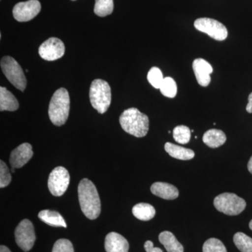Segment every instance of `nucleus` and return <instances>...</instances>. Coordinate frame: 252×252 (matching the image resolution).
<instances>
[{
	"mask_svg": "<svg viewBox=\"0 0 252 252\" xmlns=\"http://www.w3.org/2000/svg\"><path fill=\"white\" fill-rule=\"evenodd\" d=\"M81 210L88 219L96 220L100 215L101 203L95 186L88 179H83L78 187Z\"/></svg>",
	"mask_w": 252,
	"mask_h": 252,
	"instance_id": "f257e3e1",
	"label": "nucleus"
},
{
	"mask_svg": "<svg viewBox=\"0 0 252 252\" xmlns=\"http://www.w3.org/2000/svg\"><path fill=\"white\" fill-rule=\"evenodd\" d=\"M124 131L136 137L147 135L149 128V118L137 108L126 109L119 119Z\"/></svg>",
	"mask_w": 252,
	"mask_h": 252,
	"instance_id": "f03ea898",
	"label": "nucleus"
},
{
	"mask_svg": "<svg viewBox=\"0 0 252 252\" xmlns=\"http://www.w3.org/2000/svg\"><path fill=\"white\" fill-rule=\"evenodd\" d=\"M70 99L69 93L64 88L55 92L50 102L49 115L50 120L57 126L64 125L69 117Z\"/></svg>",
	"mask_w": 252,
	"mask_h": 252,
	"instance_id": "7ed1b4c3",
	"label": "nucleus"
},
{
	"mask_svg": "<svg viewBox=\"0 0 252 252\" xmlns=\"http://www.w3.org/2000/svg\"><path fill=\"white\" fill-rule=\"evenodd\" d=\"M89 97L93 107L99 114L107 112L112 100L111 88L108 83L102 79H94L91 84Z\"/></svg>",
	"mask_w": 252,
	"mask_h": 252,
	"instance_id": "20e7f679",
	"label": "nucleus"
},
{
	"mask_svg": "<svg viewBox=\"0 0 252 252\" xmlns=\"http://www.w3.org/2000/svg\"><path fill=\"white\" fill-rule=\"evenodd\" d=\"M214 205L218 211L230 216H235L245 210L247 204L243 198L236 194L224 193L217 195L214 200Z\"/></svg>",
	"mask_w": 252,
	"mask_h": 252,
	"instance_id": "39448f33",
	"label": "nucleus"
},
{
	"mask_svg": "<svg viewBox=\"0 0 252 252\" xmlns=\"http://www.w3.org/2000/svg\"><path fill=\"white\" fill-rule=\"evenodd\" d=\"M1 68L5 77L11 84L23 92L27 86V80L17 61L11 56H4L1 59Z\"/></svg>",
	"mask_w": 252,
	"mask_h": 252,
	"instance_id": "423d86ee",
	"label": "nucleus"
},
{
	"mask_svg": "<svg viewBox=\"0 0 252 252\" xmlns=\"http://www.w3.org/2000/svg\"><path fill=\"white\" fill-rule=\"evenodd\" d=\"M70 182V176L67 169L59 166L53 170L49 175L48 187L54 196H61L65 193Z\"/></svg>",
	"mask_w": 252,
	"mask_h": 252,
	"instance_id": "0eeeda50",
	"label": "nucleus"
},
{
	"mask_svg": "<svg viewBox=\"0 0 252 252\" xmlns=\"http://www.w3.org/2000/svg\"><path fill=\"white\" fill-rule=\"evenodd\" d=\"M16 242L21 250L28 252L34 246L36 235L34 225L31 220H23L20 222L15 230Z\"/></svg>",
	"mask_w": 252,
	"mask_h": 252,
	"instance_id": "6e6552de",
	"label": "nucleus"
},
{
	"mask_svg": "<svg viewBox=\"0 0 252 252\" xmlns=\"http://www.w3.org/2000/svg\"><path fill=\"white\" fill-rule=\"evenodd\" d=\"M194 26L198 31L206 33L217 41L225 40L228 36V31L224 25L212 18H198L194 22Z\"/></svg>",
	"mask_w": 252,
	"mask_h": 252,
	"instance_id": "1a4fd4ad",
	"label": "nucleus"
},
{
	"mask_svg": "<svg viewBox=\"0 0 252 252\" xmlns=\"http://www.w3.org/2000/svg\"><path fill=\"white\" fill-rule=\"evenodd\" d=\"M41 11V4L38 0H29L15 5L13 15L16 21L27 22L36 17Z\"/></svg>",
	"mask_w": 252,
	"mask_h": 252,
	"instance_id": "9d476101",
	"label": "nucleus"
},
{
	"mask_svg": "<svg viewBox=\"0 0 252 252\" xmlns=\"http://www.w3.org/2000/svg\"><path fill=\"white\" fill-rule=\"evenodd\" d=\"M65 47L62 41L56 37L49 38L39 48L41 59L47 61H54L64 56Z\"/></svg>",
	"mask_w": 252,
	"mask_h": 252,
	"instance_id": "9b49d317",
	"label": "nucleus"
},
{
	"mask_svg": "<svg viewBox=\"0 0 252 252\" xmlns=\"http://www.w3.org/2000/svg\"><path fill=\"white\" fill-rule=\"evenodd\" d=\"M33 156L31 144L23 143L12 151L9 161L13 168H21L32 158Z\"/></svg>",
	"mask_w": 252,
	"mask_h": 252,
	"instance_id": "f8f14e48",
	"label": "nucleus"
},
{
	"mask_svg": "<svg viewBox=\"0 0 252 252\" xmlns=\"http://www.w3.org/2000/svg\"><path fill=\"white\" fill-rule=\"evenodd\" d=\"M194 74L200 86L206 87L211 81L210 74L213 72L211 64L205 60L195 59L193 63Z\"/></svg>",
	"mask_w": 252,
	"mask_h": 252,
	"instance_id": "ddd939ff",
	"label": "nucleus"
},
{
	"mask_svg": "<svg viewBox=\"0 0 252 252\" xmlns=\"http://www.w3.org/2000/svg\"><path fill=\"white\" fill-rule=\"evenodd\" d=\"M104 248L107 252H128V242L124 237L115 232L106 236Z\"/></svg>",
	"mask_w": 252,
	"mask_h": 252,
	"instance_id": "4468645a",
	"label": "nucleus"
},
{
	"mask_svg": "<svg viewBox=\"0 0 252 252\" xmlns=\"http://www.w3.org/2000/svg\"><path fill=\"white\" fill-rule=\"evenodd\" d=\"M154 195L165 200H175L178 198L179 190L175 186L165 182H156L151 187Z\"/></svg>",
	"mask_w": 252,
	"mask_h": 252,
	"instance_id": "2eb2a0df",
	"label": "nucleus"
},
{
	"mask_svg": "<svg viewBox=\"0 0 252 252\" xmlns=\"http://www.w3.org/2000/svg\"><path fill=\"white\" fill-rule=\"evenodd\" d=\"M19 104L14 94L8 91L6 88H0V111L14 112L17 110Z\"/></svg>",
	"mask_w": 252,
	"mask_h": 252,
	"instance_id": "dca6fc26",
	"label": "nucleus"
},
{
	"mask_svg": "<svg viewBox=\"0 0 252 252\" xmlns=\"http://www.w3.org/2000/svg\"><path fill=\"white\" fill-rule=\"evenodd\" d=\"M165 149L170 157L179 160H190L195 157V153L191 149H186L170 142H167L165 144Z\"/></svg>",
	"mask_w": 252,
	"mask_h": 252,
	"instance_id": "f3484780",
	"label": "nucleus"
},
{
	"mask_svg": "<svg viewBox=\"0 0 252 252\" xmlns=\"http://www.w3.org/2000/svg\"><path fill=\"white\" fill-rule=\"evenodd\" d=\"M204 143L211 148H217L223 145L226 141V136L222 130L211 129L204 134Z\"/></svg>",
	"mask_w": 252,
	"mask_h": 252,
	"instance_id": "a211bd4d",
	"label": "nucleus"
},
{
	"mask_svg": "<svg viewBox=\"0 0 252 252\" xmlns=\"http://www.w3.org/2000/svg\"><path fill=\"white\" fill-rule=\"evenodd\" d=\"M159 241L165 247L167 252H184L182 244L177 240L173 233L163 231L159 235Z\"/></svg>",
	"mask_w": 252,
	"mask_h": 252,
	"instance_id": "6ab92c4d",
	"label": "nucleus"
},
{
	"mask_svg": "<svg viewBox=\"0 0 252 252\" xmlns=\"http://www.w3.org/2000/svg\"><path fill=\"white\" fill-rule=\"evenodd\" d=\"M38 217L46 224L54 227L67 228V224L61 214L56 211L45 210L39 212Z\"/></svg>",
	"mask_w": 252,
	"mask_h": 252,
	"instance_id": "aec40b11",
	"label": "nucleus"
},
{
	"mask_svg": "<svg viewBox=\"0 0 252 252\" xmlns=\"http://www.w3.org/2000/svg\"><path fill=\"white\" fill-rule=\"evenodd\" d=\"M132 214L138 220H149L155 217L156 210L150 204L141 203L132 207Z\"/></svg>",
	"mask_w": 252,
	"mask_h": 252,
	"instance_id": "412c9836",
	"label": "nucleus"
},
{
	"mask_svg": "<svg viewBox=\"0 0 252 252\" xmlns=\"http://www.w3.org/2000/svg\"><path fill=\"white\" fill-rule=\"evenodd\" d=\"M235 246L241 252H252V238L245 233L239 232L233 237Z\"/></svg>",
	"mask_w": 252,
	"mask_h": 252,
	"instance_id": "4be33fe9",
	"label": "nucleus"
},
{
	"mask_svg": "<svg viewBox=\"0 0 252 252\" xmlns=\"http://www.w3.org/2000/svg\"><path fill=\"white\" fill-rule=\"evenodd\" d=\"M114 10V1L113 0H95L94 6V12L97 16L105 17L112 14Z\"/></svg>",
	"mask_w": 252,
	"mask_h": 252,
	"instance_id": "5701e85b",
	"label": "nucleus"
},
{
	"mask_svg": "<svg viewBox=\"0 0 252 252\" xmlns=\"http://www.w3.org/2000/svg\"><path fill=\"white\" fill-rule=\"evenodd\" d=\"M160 91L165 97L173 98L177 93V86L175 81L171 77L164 78Z\"/></svg>",
	"mask_w": 252,
	"mask_h": 252,
	"instance_id": "b1692460",
	"label": "nucleus"
},
{
	"mask_svg": "<svg viewBox=\"0 0 252 252\" xmlns=\"http://www.w3.org/2000/svg\"><path fill=\"white\" fill-rule=\"evenodd\" d=\"M190 132L189 127L185 126H178L173 130V137L177 143L186 144L189 143L190 139Z\"/></svg>",
	"mask_w": 252,
	"mask_h": 252,
	"instance_id": "393cba45",
	"label": "nucleus"
},
{
	"mask_svg": "<svg viewBox=\"0 0 252 252\" xmlns=\"http://www.w3.org/2000/svg\"><path fill=\"white\" fill-rule=\"evenodd\" d=\"M203 252H227V250L220 240L217 238H210L204 243Z\"/></svg>",
	"mask_w": 252,
	"mask_h": 252,
	"instance_id": "a878e982",
	"label": "nucleus"
},
{
	"mask_svg": "<svg viewBox=\"0 0 252 252\" xmlns=\"http://www.w3.org/2000/svg\"><path fill=\"white\" fill-rule=\"evenodd\" d=\"M147 79L151 85L157 89H160L162 81L164 80L163 76H162L161 70L157 67H152L149 70Z\"/></svg>",
	"mask_w": 252,
	"mask_h": 252,
	"instance_id": "bb28decb",
	"label": "nucleus"
},
{
	"mask_svg": "<svg viewBox=\"0 0 252 252\" xmlns=\"http://www.w3.org/2000/svg\"><path fill=\"white\" fill-rule=\"evenodd\" d=\"M11 175L7 165L2 160L0 161V187L1 189L9 186L11 183Z\"/></svg>",
	"mask_w": 252,
	"mask_h": 252,
	"instance_id": "cd10ccee",
	"label": "nucleus"
},
{
	"mask_svg": "<svg viewBox=\"0 0 252 252\" xmlns=\"http://www.w3.org/2000/svg\"><path fill=\"white\" fill-rule=\"evenodd\" d=\"M52 252H74V247L67 239H60L54 244Z\"/></svg>",
	"mask_w": 252,
	"mask_h": 252,
	"instance_id": "c85d7f7f",
	"label": "nucleus"
},
{
	"mask_svg": "<svg viewBox=\"0 0 252 252\" xmlns=\"http://www.w3.org/2000/svg\"><path fill=\"white\" fill-rule=\"evenodd\" d=\"M144 249L147 252H163L161 249L154 248L153 243L150 240H148L144 244Z\"/></svg>",
	"mask_w": 252,
	"mask_h": 252,
	"instance_id": "c756f323",
	"label": "nucleus"
},
{
	"mask_svg": "<svg viewBox=\"0 0 252 252\" xmlns=\"http://www.w3.org/2000/svg\"><path fill=\"white\" fill-rule=\"evenodd\" d=\"M247 112L248 113H252V93L250 94L248 97V104L246 107Z\"/></svg>",
	"mask_w": 252,
	"mask_h": 252,
	"instance_id": "7c9ffc66",
	"label": "nucleus"
},
{
	"mask_svg": "<svg viewBox=\"0 0 252 252\" xmlns=\"http://www.w3.org/2000/svg\"><path fill=\"white\" fill-rule=\"evenodd\" d=\"M248 168L249 172L252 175V157L250 158V160H249Z\"/></svg>",
	"mask_w": 252,
	"mask_h": 252,
	"instance_id": "2f4dec72",
	"label": "nucleus"
},
{
	"mask_svg": "<svg viewBox=\"0 0 252 252\" xmlns=\"http://www.w3.org/2000/svg\"><path fill=\"white\" fill-rule=\"evenodd\" d=\"M0 252H11L10 251L9 249L6 248V246H3V245H1V246L0 247Z\"/></svg>",
	"mask_w": 252,
	"mask_h": 252,
	"instance_id": "473e14b6",
	"label": "nucleus"
},
{
	"mask_svg": "<svg viewBox=\"0 0 252 252\" xmlns=\"http://www.w3.org/2000/svg\"><path fill=\"white\" fill-rule=\"evenodd\" d=\"M250 225V229L252 230V220L250 222V225Z\"/></svg>",
	"mask_w": 252,
	"mask_h": 252,
	"instance_id": "72a5a7b5",
	"label": "nucleus"
},
{
	"mask_svg": "<svg viewBox=\"0 0 252 252\" xmlns=\"http://www.w3.org/2000/svg\"><path fill=\"white\" fill-rule=\"evenodd\" d=\"M11 172H15V168H13V167H12V169H11Z\"/></svg>",
	"mask_w": 252,
	"mask_h": 252,
	"instance_id": "f704fd0d",
	"label": "nucleus"
},
{
	"mask_svg": "<svg viewBox=\"0 0 252 252\" xmlns=\"http://www.w3.org/2000/svg\"><path fill=\"white\" fill-rule=\"evenodd\" d=\"M72 1H75V0H72Z\"/></svg>",
	"mask_w": 252,
	"mask_h": 252,
	"instance_id": "c9c22d12",
	"label": "nucleus"
}]
</instances>
